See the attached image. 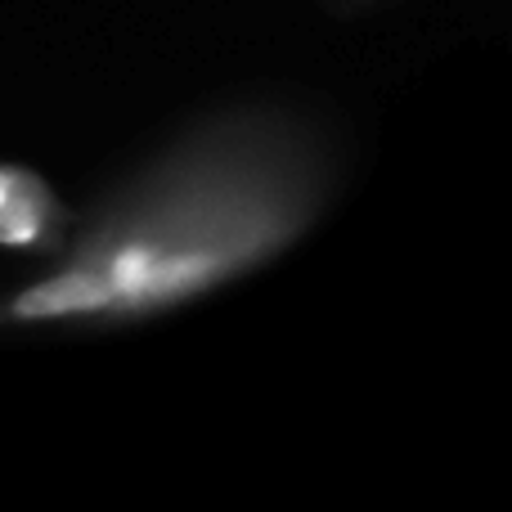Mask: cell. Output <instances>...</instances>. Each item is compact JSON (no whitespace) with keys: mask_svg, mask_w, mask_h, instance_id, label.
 Returning <instances> with one entry per match:
<instances>
[{"mask_svg":"<svg viewBox=\"0 0 512 512\" xmlns=\"http://www.w3.org/2000/svg\"><path fill=\"white\" fill-rule=\"evenodd\" d=\"M117 301V283L95 270H72L59 279H45L14 301V319H59V315H90Z\"/></svg>","mask_w":512,"mask_h":512,"instance_id":"1","label":"cell"},{"mask_svg":"<svg viewBox=\"0 0 512 512\" xmlns=\"http://www.w3.org/2000/svg\"><path fill=\"white\" fill-rule=\"evenodd\" d=\"M45 221H50V194L41 180L18 167H0V243L32 248L45 239Z\"/></svg>","mask_w":512,"mask_h":512,"instance_id":"2","label":"cell"}]
</instances>
